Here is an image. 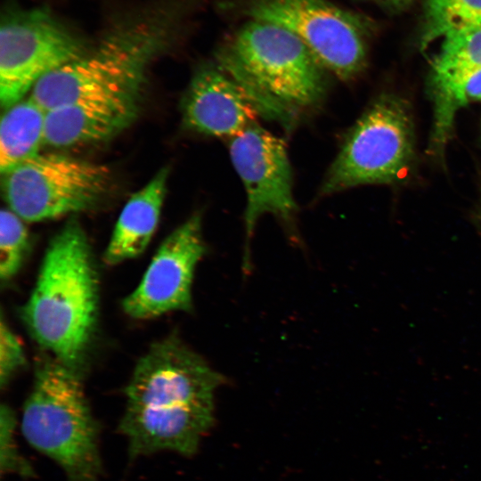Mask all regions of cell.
<instances>
[{
    "label": "cell",
    "instance_id": "cell-1",
    "mask_svg": "<svg viewBox=\"0 0 481 481\" xmlns=\"http://www.w3.org/2000/svg\"><path fill=\"white\" fill-rule=\"evenodd\" d=\"M99 283L90 244L71 218L51 239L21 319L45 352L77 369L97 323Z\"/></svg>",
    "mask_w": 481,
    "mask_h": 481
},
{
    "label": "cell",
    "instance_id": "cell-2",
    "mask_svg": "<svg viewBox=\"0 0 481 481\" xmlns=\"http://www.w3.org/2000/svg\"><path fill=\"white\" fill-rule=\"evenodd\" d=\"M182 11L179 0H157L120 19L78 58L44 77L29 95L48 111L144 85L152 62L174 42Z\"/></svg>",
    "mask_w": 481,
    "mask_h": 481
},
{
    "label": "cell",
    "instance_id": "cell-3",
    "mask_svg": "<svg viewBox=\"0 0 481 481\" xmlns=\"http://www.w3.org/2000/svg\"><path fill=\"white\" fill-rule=\"evenodd\" d=\"M217 65L249 93L261 116L286 127L326 91L324 68L306 45L266 21L242 25L219 51Z\"/></svg>",
    "mask_w": 481,
    "mask_h": 481
},
{
    "label": "cell",
    "instance_id": "cell-4",
    "mask_svg": "<svg viewBox=\"0 0 481 481\" xmlns=\"http://www.w3.org/2000/svg\"><path fill=\"white\" fill-rule=\"evenodd\" d=\"M20 426L27 442L54 461L67 481H101L100 426L77 369L46 353L39 358Z\"/></svg>",
    "mask_w": 481,
    "mask_h": 481
},
{
    "label": "cell",
    "instance_id": "cell-5",
    "mask_svg": "<svg viewBox=\"0 0 481 481\" xmlns=\"http://www.w3.org/2000/svg\"><path fill=\"white\" fill-rule=\"evenodd\" d=\"M414 131L409 104L385 93L366 109L330 165L321 195L365 184L392 183L411 167Z\"/></svg>",
    "mask_w": 481,
    "mask_h": 481
},
{
    "label": "cell",
    "instance_id": "cell-6",
    "mask_svg": "<svg viewBox=\"0 0 481 481\" xmlns=\"http://www.w3.org/2000/svg\"><path fill=\"white\" fill-rule=\"evenodd\" d=\"M107 167L57 153H40L2 175L8 208L26 222H42L95 208L107 195Z\"/></svg>",
    "mask_w": 481,
    "mask_h": 481
},
{
    "label": "cell",
    "instance_id": "cell-7",
    "mask_svg": "<svg viewBox=\"0 0 481 481\" xmlns=\"http://www.w3.org/2000/svg\"><path fill=\"white\" fill-rule=\"evenodd\" d=\"M88 46L49 10L5 12L0 29V102L4 110L49 73L78 58Z\"/></svg>",
    "mask_w": 481,
    "mask_h": 481
},
{
    "label": "cell",
    "instance_id": "cell-8",
    "mask_svg": "<svg viewBox=\"0 0 481 481\" xmlns=\"http://www.w3.org/2000/svg\"><path fill=\"white\" fill-rule=\"evenodd\" d=\"M249 12L251 19L292 32L324 69L342 80L355 77L365 67L362 24L327 0H256Z\"/></svg>",
    "mask_w": 481,
    "mask_h": 481
},
{
    "label": "cell",
    "instance_id": "cell-9",
    "mask_svg": "<svg viewBox=\"0 0 481 481\" xmlns=\"http://www.w3.org/2000/svg\"><path fill=\"white\" fill-rule=\"evenodd\" d=\"M224 382L200 355L170 335L151 344L137 361L125 387L126 407L169 410L214 402Z\"/></svg>",
    "mask_w": 481,
    "mask_h": 481
},
{
    "label": "cell",
    "instance_id": "cell-10",
    "mask_svg": "<svg viewBox=\"0 0 481 481\" xmlns=\"http://www.w3.org/2000/svg\"><path fill=\"white\" fill-rule=\"evenodd\" d=\"M229 152L247 194V268L249 245L258 219L272 214L288 225L293 222L298 207L293 195L292 170L283 141L256 122L230 138Z\"/></svg>",
    "mask_w": 481,
    "mask_h": 481
},
{
    "label": "cell",
    "instance_id": "cell-11",
    "mask_svg": "<svg viewBox=\"0 0 481 481\" xmlns=\"http://www.w3.org/2000/svg\"><path fill=\"white\" fill-rule=\"evenodd\" d=\"M207 253L201 216L193 214L159 245L136 288L122 301L126 315L149 320L193 309L196 266Z\"/></svg>",
    "mask_w": 481,
    "mask_h": 481
},
{
    "label": "cell",
    "instance_id": "cell-12",
    "mask_svg": "<svg viewBox=\"0 0 481 481\" xmlns=\"http://www.w3.org/2000/svg\"><path fill=\"white\" fill-rule=\"evenodd\" d=\"M181 108L188 129L216 137L232 138L260 115L249 93L217 64L197 70Z\"/></svg>",
    "mask_w": 481,
    "mask_h": 481
},
{
    "label": "cell",
    "instance_id": "cell-13",
    "mask_svg": "<svg viewBox=\"0 0 481 481\" xmlns=\"http://www.w3.org/2000/svg\"><path fill=\"white\" fill-rule=\"evenodd\" d=\"M214 423V402L169 410L126 407L118 431L126 438L130 460L160 452L193 455Z\"/></svg>",
    "mask_w": 481,
    "mask_h": 481
},
{
    "label": "cell",
    "instance_id": "cell-14",
    "mask_svg": "<svg viewBox=\"0 0 481 481\" xmlns=\"http://www.w3.org/2000/svg\"><path fill=\"white\" fill-rule=\"evenodd\" d=\"M143 86L85 98L48 110L45 144L69 147L114 137L137 118Z\"/></svg>",
    "mask_w": 481,
    "mask_h": 481
},
{
    "label": "cell",
    "instance_id": "cell-15",
    "mask_svg": "<svg viewBox=\"0 0 481 481\" xmlns=\"http://www.w3.org/2000/svg\"><path fill=\"white\" fill-rule=\"evenodd\" d=\"M481 69V27L456 31L443 37L435 56L428 79V91L434 105L431 140L447 142L453 122L450 106L463 81Z\"/></svg>",
    "mask_w": 481,
    "mask_h": 481
},
{
    "label": "cell",
    "instance_id": "cell-16",
    "mask_svg": "<svg viewBox=\"0 0 481 481\" xmlns=\"http://www.w3.org/2000/svg\"><path fill=\"white\" fill-rule=\"evenodd\" d=\"M168 175V168H161L127 200L104 251L106 265H116L144 252L159 221Z\"/></svg>",
    "mask_w": 481,
    "mask_h": 481
},
{
    "label": "cell",
    "instance_id": "cell-17",
    "mask_svg": "<svg viewBox=\"0 0 481 481\" xmlns=\"http://www.w3.org/2000/svg\"><path fill=\"white\" fill-rule=\"evenodd\" d=\"M47 110L30 95L4 110L0 124V172L4 175L40 154Z\"/></svg>",
    "mask_w": 481,
    "mask_h": 481
},
{
    "label": "cell",
    "instance_id": "cell-18",
    "mask_svg": "<svg viewBox=\"0 0 481 481\" xmlns=\"http://www.w3.org/2000/svg\"><path fill=\"white\" fill-rule=\"evenodd\" d=\"M481 27V0H428L422 46L448 34Z\"/></svg>",
    "mask_w": 481,
    "mask_h": 481
},
{
    "label": "cell",
    "instance_id": "cell-19",
    "mask_svg": "<svg viewBox=\"0 0 481 481\" xmlns=\"http://www.w3.org/2000/svg\"><path fill=\"white\" fill-rule=\"evenodd\" d=\"M24 220L9 208L0 213V280L13 279L28 256L29 235Z\"/></svg>",
    "mask_w": 481,
    "mask_h": 481
},
{
    "label": "cell",
    "instance_id": "cell-20",
    "mask_svg": "<svg viewBox=\"0 0 481 481\" xmlns=\"http://www.w3.org/2000/svg\"><path fill=\"white\" fill-rule=\"evenodd\" d=\"M17 420L15 412L8 405L0 408V469L2 475H14L22 478L35 477L29 461L22 456L15 439Z\"/></svg>",
    "mask_w": 481,
    "mask_h": 481
},
{
    "label": "cell",
    "instance_id": "cell-21",
    "mask_svg": "<svg viewBox=\"0 0 481 481\" xmlns=\"http://www.w3.org/2000/svg\"><path fill=\"white\" fill-rule=\"evenodd\" d=\"M26 363L23 346L8 323L0 322V386L4 389Z\"/></svg>",
    "mask_w": 481,
    "mask_h": 481
},
{
    "label": "cell",
    "instance_id": "cell-22",
    "mask_svg": "<svg viewBox=\"0 0 481 481\" xmlns=\"http://www.w3.org/2000/svg\"><path fill=\"white\" fill-rule=\"evenodd\" d=\"M477 101H481V69L469 76L454 94L450 106L452 120H454L459 109Z\"/></svg>",
    "mask_w": 481,
    "mask_h": 481
}]
</instances>
